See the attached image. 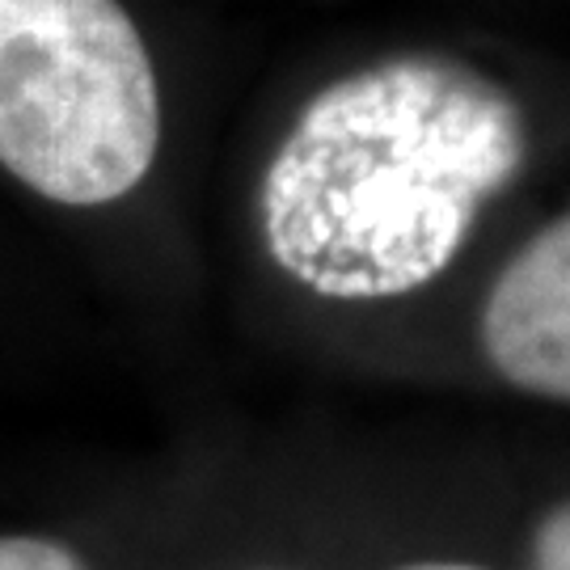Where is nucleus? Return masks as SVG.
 <instances>
[{"instance_id":"nucleus-1","label":"nucleus","mask_w":570,"mask_h":570,"mask_svg":"<svg viewBox=\"0 0 570 570\" xmlns=\"http://www.w3.org/2000/svg\"><path fill=\"white\" fill-rule=\"evenodd\" d=\"M529 157L524 106L444 56L326 85L263 178L271 258L330 301L428 287Z\"/></svg>"},{"instance_id":"nucleus-2","label":"nucleus","mask_w":570,"mask_h":570,"mask_svg":"<svg viewBox=\"0 0 570 570\" xmlns=\"http://www.w3.org/2000/svg\"><path fill=\"white\" fill-rule=\"evenodd\" d=\"M161 94L119 0H0V165L68 207L148 178Z\"/></svg>"},{"instance_id":"nucleus-3","label":"nucleus","mask_w":570,"mask_h":570,"mask_svg":"<svg viewBox=\"0 0 570 570\" xmlns=\"http://www.w3.org/2000/svg\"><path fill=\"white\" fill-rule=\"evenodd\" d=\"M482 343L499 376L524 393L570 397V220L546 225L494 279Z\"/></svg>"},{"instance_id":"nucleus-4","label":"nucleus","mask_w":570,"mask_h":570,"mask_svg":"<svg viewBox=\"0 0 570 570\" xmlns=\"http://www.w3.org/2000/svg\"><path fill=\"white\" fill-rule=\"evenodd\" d=\"M0 570H85L72 553L42 537H0Z\"/></svg>"},{"instance_id":"nucleus-5","label":"nucleus","mask_w":570,"mask_h":570,"mask_svg":"<svg viewBox=\"0 0 570 570\" xmlns=\"http://www.w3.org/2000/svg\"><path fill=\"white\" fill-rule=\"evenodd\" d=\"M537 570H570V515L553 508L537 529Z\"/></svg>"},{"instance_id":"nucleus-6","label":"nucleus","mask_w":570,"mask_h":570,"mask_svg":"<svg viewBox=\"0 0 570 570\" xmlns=\"http://www.w3.org/2000/svg\"><path fill=\"white\" fill-rule=\"evenodd\" d=\"M402 570H482V567H469V562H414V567Z\"/></svg>"}]
</instances>
